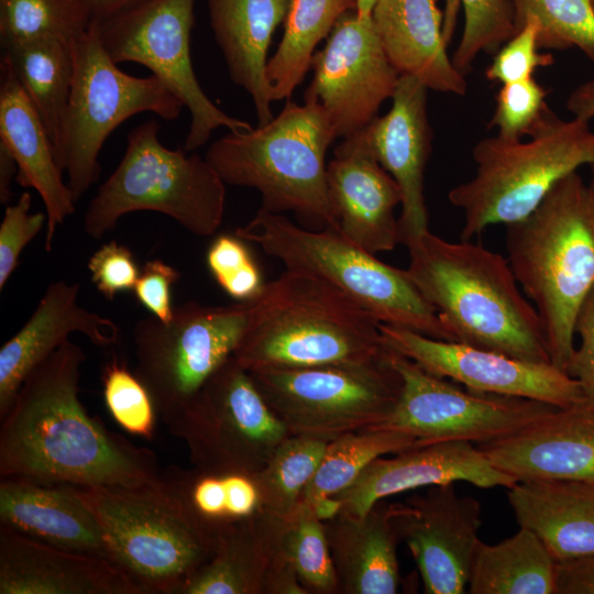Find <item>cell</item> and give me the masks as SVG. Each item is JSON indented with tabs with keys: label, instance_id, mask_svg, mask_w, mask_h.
Here are the masks:
<instances>
[{
	"label": "cell",
	"instance_id": "1",
	"mask_svg": "<svg viewBox=\"0 0 594 594\" xmlns=\"http://www.w3.org/2000/svg\"><path fill=\"white\" fill-rule=\"evenodd\" d=\"M87 356L69 339L36 365L1 418L0 475L72 486H138L156 455L109 430L79 399Z\"/></svg>",
	"mask_w": 594,
	"mask_h": 594
},
{
	"label": "cell",
	"instance_id": "2",
	"mask_svg": "<svg viewBox=\"0 0 594 594\" xmlns=\"http://www.w3.org/2000/svg\"><path fill=\"white\" fill-rule=\"evenodd\" d=\"M470 241L450 242L430 230L414 238L405 245L410 278L454 342L551 363L538 312L508 261Z\"/></svg>",
	"mask_w": 594,
	"mask_h": 594
},
{
	"label": "cell",
	"instance_id": "3",
	"mask_svg": "<svg viewBox=\"0 0 594 594\" xmlns=\"http://www.w3.org/2000/svg\"><path fill=\"white\" fill-rule=\"evenodd\" d=\"M508 263L540 318L550 362L566 373L578 312L594 287V204L579 172L507 224Z\"/></svg>",
	"mask_w": 594,
	"mask_h": 594
},
{
	"label": "cell",
	"instance_id": "4",
	"mask_svg": "<svg viewBox=\"0 0 594 594\" xmlns=\"http://www.w3.org/2000/svg\"><path fill=\"white\" fill-rule=\"evenodd\" d=\"M380 323L331 284L286 270L250 300L233 356L249 372L363 362L386 350Z\"/></svg>",
	"mask_w": 594,
	"mask_h": 594
},
{
	"label": "cell",
	"instance_id": "5",
	"mask_svg": "<svg viewBox=\"0 0 594 594\" xmlns=\"http://www.w3.org/2000/svg\"><path fill=\"white\" fill-rule=\"evenodd\" d=\"M336 139L322 108L287 100L265 125L229 132L215 141L205 158L229 185L252 187L261 208L292 211L305 228H339L327 190L324 157ZM340 229V228H339Z\"/></svg>",
	"mask_w": 594,
	"mask_h": 594
},
{
	"label": "cell",
	"instance_id": "6",
	"mask_svg": "<svg viewBox=\"0 0 594 594\" xmlns=\"http://www.w3.org/2000/svg\"><path fill=\"white\" fill-rule=\"evenodd\" d=\"M235 235L257 244L286 270L316 276L353 299L381 323L406 328L437 340L453 341L438 312L407 270L388 265L339 228L312 230L262 208Z\"/></svg>",
	"mask_w": 594,
	"mask_h": 594
},
{
	"label": "cell",
	"instance_id": "7",
	"mask_svg": "<svg viewBox=\"0 0 594 594\" xmlns=\"http://www.w3.org/2000/svg\"><path fill=\"white\" fill-rule=\"evenodd\" d=\"M98 519L112 562L142 594H179L217 548L158 476L138 486H73Z\"/></svg>",
	"mask_w": 594,
	"mask_h": 594
},
{
	"label": "cell",
	"instance_id": "8",
	"mask_svg": "<svg viewBox=\"0 0 594 594\" xmlns=\"http://www.w3.org/2000/svg\"><path fill=\"white\" fill-rule=\"evenodd\" d=\"M472 157L475 175L448 194L463 215L461 240L525 219L561 179L594 165V131L587 121L563 120L551 110L527 141L485 138Z\"/></svg>",
	"mask_w": 594,
	"mask_h": 594
},
{
	"label": "cell",
	"instance_id": "9",
	"mask_svg": "<svg viewBox=\"0 0 594 594\" xmlns=\"http://www.w3.org/2000/svg\"><path fill=\"white\" fill-rule=\"evenodd\" d=\"M158 130L151 120L129 132L122 160L85 212L82 228L90 238L101 239L133 211L163 213L198 237L221 226L226 183L206 158L163 145Z\"/></svg>",
	"mask_w": 594,
	"mask_h": 594
},
{
	"label": "cell",
	"instance_id": "10",
	"mask_svg": "<svg viewBox=\"0 0 594 594\" xmlns=\"http://www.w3.org/2000/svg\"><path fill=\"white\" fill-rule=\"evenodd\" d=\"M250 374L289 435L327 442L384 422L403 388L387 346L363 362L264 369Z\"/></svg>",
	"mask_w": 594,
	"mask_h": 594
},
{
	"label": "cell",
	"instance_id": "11",
	"mask_svg": "<svg viewBox=\"0 0 594 594\" xmlns=\"http://www.w3.org/2000/svg\"><path fill=\"white\" fill-rule=\"evenodd\" d=\"M73 50L74 78L56 161L78 201L98 180L99 153L119 124L147 111L175 120L185 106L156 76L122 72L100 41L97 20Z\"/></svg>",
	"mask_w": 594,
	"mask_h": 594
},
{
	"label": "cell",
	"instance_id": "12",
	"mask_svg": "<svg viewBox=\"0 0 594 594\" xmlns=\"http://www.w3.org/2000/svg\"><path fill=\"white\" fill-rule=\"evenodd\" d=\"M250 300L227 306L187 301L163 322L146 316L133 327L135 374L166 424L238 349Z\"/></svg>",
	"mask_w": 594,
	"mask_h": 594
},
{
	"label": "cell",
	"instance_id": "13",
	"mask_svg": "<svg viewBox=\"0 0 594 594\" xmlns=\"http://www.w3.org/2000/svg\"><path fill=\"white\" fill-rule=\"evenodd\" d=\"M165 426L194 466L213 472L255 474L289 436L233 355Z\"/></svg>",
	"mask_w": 594,
	"mask_h": 594
},
{
	"label": "cell",
	"instance_id": "14",
	"mask_svg": "<svg viewBox=\"0 0 594 594\" xmlns=\"http://www.w3.org/2000/svg\"><path fill=\"white\" fill-rule=\"evenodd\" d=\"M194 4L195 0H145L97 20L100 41L113 62L147 67L189 110L186 152L202 146L219 128L252 129L218 108L200 87L190 56Z\"/></svg>",
	"mask_w": 594,
	"mask_h": 594
},
{
	"label": "cell",
	"instance_id": "15",
	"mask_svg": "<svg viewBox=\"0 0 594 594\" xmlns=\"http://www.w3.org/2000/svg\"><path fill=\"white\" fill-rule=\"evenodd\" d=\"M391 359L403 378V388L392 414L375 429L409 433L420 446L441 441L493 442L560 408L530 398L461 388L393 350Z\"/></svg>",
	"mask_w": 594,
	"mask_h": 594
},
{
	"label": "cell",
	"instance_id": "16",
	"mask_svg": "<svg viewBox=\"0 0 594 594\" xmlns=\"http://www.w3.org/2000/svg\"><path fill=\"white\" fill-rule=\"evenodd\" d=\"M312 80L304 100L326 112L336 138L345 139L369 125L396 89L399 74L391 64L372 18L344 13L321 51L314 54Z\"/></svg>",
	"mask_w": 594,
	"mask_h": 594
},
{
	"label": "cell",
	"instance_id": "17",
	"mask_svg": "<svg viewBox=\"0 0 594 594\" xmlns=\"http://www.w3.org/2000/svg\"><path fill=\"white\" fill-rule=\"evenodd\" d=\"M384 344L428 373L465 388L525 397L560 408L586 398L579 381L551 363L530 362L465 343L429 338L380 323Z\"/></svg>",
	"mask_w": 594,
	"mask_h": 594
},
{
	"label": "cell",
	"instance_id": "18",
	"mask_svg": "<svg viewBox=\"0 0 594 594\" xmlns=\"http://www.w3.org/2000/svg\"><path fill=\"white\" fill-rule=\"evenodd\" d=\"M454 484L428 486L388 504L391 524L411 552L427 594L465 593L481 541V505L459 496Z\"/></svg>",
	"mask_w": 594,
	"mask_h": 594
},
{
	"label": "cell",
	"instance_id": "19",
	"mask_svg": "<svg viewBox=\"0 0 594 594\" xmlns=\"http://www.w3.org/2000/svg\"><path fill=\"white\" fill-rule=\"evenodd\" d=\"M458 481L481 488H509L518 482L496 469L472 442L441 441L375 459L350 486L332 497L341 504L339 513L360 516L391 495Z\"/></svg>",
	"mask_w": 594,
	"mask_h": 594
},
{
	"label": "cell",
	"instance_id": "20",
	"mask_svg": "<svg viewBox=\"0 0 594 594\" xmlns=\"http://www.w3.org/2000/svg\"><path fill=\"white\" fill-rule=\"evenodd\" d=\"M428 88L413 76H399L392 107L361 130L378 163L402 190L399 241L406 245L429 231L424 177L432 132L427 113Z\"/></svg>",
	"mask_w": 594,
	"mask_h": 594
},
{
	"label": "cell",
	"instance_id": "21",
	"mask_svg": "<svg viewBox=\"0 0 594 594\" xmlns=\"http://www.w3.org/2000/svg\"><path fill=\"white\" fill-rule=\"evenodd\" d=\"M327 190L340 231L363 250L392 251L399 241L395 208L402 190L361 132L343 139L327 165Z\"/></svg>",
	"mask_w": 594,
	"mask_h": 594
},
{
	"label": "cell",
	"instance_id": "22",
	"mask_svg": "<svg viewBox=\"0 0 594 594\" xmlns=\"http://www.w3.org/2000/svg\"><path fill=\"white\" fill-rule=\"evenodd\" d=\"M280 525L260 510L221 529L212 557L179 594H307L280 552Z\"/></svg>",
	"mask_w": 594,
	"mask_h": 594
},
{
	"label": "cell",
	"instance_id": "23",
	"mask_svg": "<svg viewBox=\"0 0 594 594\" xmlns=\"http://www.w3.org/2000/svg\"><path fill=\"white\" fill-rule=\"evenodd\" d=\"M490 462L517 481L594 482V400L558 408L521 431L479 444Z\"/></svg>",
	"mask_w": 594,
	"mask_h": 594
},
{
	"label": "cell",
	"instance_id": "24",
	"mask_svg": "<svg viewBox=\"0 0 594 594\" xmlns=\"http://www.w3.org/2000/svg\"><path fill=\"white\" fill-rule=\"evenodd\" d=\"M78 283H51L23 327L0 349V418L9 410L29 373L61 346L72 333L92 344L110 348L119 342L113 320L91 312L78 302Z\"/></svg>",
	"mask_w": 594,
	"mask_h": 594
},
{
	"label": "cell",
	"instance_id": "25",
	"mask_svg": "<svg viewBox=\"0 0 594 594\" xmlns=\"http://www.w3.org/2000/svg\"><path fill=\"white\" fill-rule=\"evenodd\" d=\"M0 594H142L112 562L0 525Z\"/></svg>",
	"mask_w": 594,
	"mask_h": 594
},
{
	"label": "cell",
	"instance_id": "26",
	"mask_svg": "<svg viewBox=\"0 0 594 594\" xmlns=\"http://www.w3.org/2000/svg\"><path fill=\"white\" fill-rule=\"evenodd\" d=\"M0 66V143L16 162V183L35 189L44 202V248L51 252L57 228L74 213L76 200L63 180L46 127L4 56Z\"/></svg>",
	"mask_w": 594,
	"mask_h": 594
},
{
	"label": "cell",
	"instance_id": "27",
	"mask_svg": "<svg viewBox=\"0 0 594 594\" xmlns=\"http://www.w3.org/2000/svg\"><path fill=\"white\" fill-rule=\"evenodd\" d=\"M0 525L57 548L112 562L98 519L72 485L1 477Z\"/></svg>",
	"mask_w": 594,
	"mask_h": 594
},
{
	"label": "cell",
	"instance_id": "28",
	"mask_svg": "<svg viewBox=\"0 0 594 594\" xmlns=\"http://www.w3.org/2000/svg\"><path fill=\"white\" fill-rule=\"evenodd\" d=\"M372 22L391 64L428 89L464 96L465 76L447 53L443 18L436 0H377Z\"/></svg>",
	"mask_w": 594,
	"mask_h": 594
},
{
	"label": "cell",
	"instance_id": "29",
	"mask_svg": "<svg viewBox=\"0 0 594 594\" xmlns=\"http://www.w3.org/2000/svg\"><path fill=\"white\" fill-rule=\"evenodd\" d=\"M507 498L518 525L536 534L557 562L594 557V482L518 481Z\"/></svg>",
	"mask_w": 594,
	"mask_h": 594
},
{
	"label": "cell",
	"instance_id": "30",
	"mask_svg": "<svg viewBox=\"0 0 594 594\" xmlns=\"http://www.w3.org/2000/svg\"><path fill=\"white\" fill-rule=\"evenodd\" d=\"M210 24L232 81L251 97L258 125L273 118L267 51L288 0H207Z\"/></svg>",
	"mask_w": 594,
	"mask_h": 594
},
{
	"label": "cell",
	"instance_id": "31",
	"mask_svg": "<svg viewBox=\"0 0 594 594\" xmlns=\"http://www.w3.org/2000/svg\"><path fill=\"white\" fill-rule=\"evenodd\" d=\"M340 594H394L402 582L388 504L365 514L339 513L323 520Z\"/></svg>",
	"mask_w": 594,
	"mask_h": 594
},
{
	"label": "cell",
	"instance_id": "32",
	"mask_svg": "<svg viewBox=\"0 0 594 594\" xmlns=\"http://www.w3.org/2000/svg\"><path fill=\"white\" fill-rule=\"evenodd\" d=\"M557 561L539 537L520 527L496 543L480 541L471 564L470 594H556Z\"/></svg>",
	"mask_w": 594,
	"mask_h": 594
},
{
	"label": "cell",
	"instance_id": "33",
	"mask_svg": "<svg viewBox=\"0 0 594 594\" xmlns=\"http://www.w3.org/2000/svg\"><path fill=\"white\" fill-rule=\"evenodd\" d=\"M73 46L57 38L3 44V56L44 122L55 156L74 78Z\"/></svg>",
	"mask_w": 594,
	"mask_h": 594
},
{
	"label": "cell",
	"instance_id": "34",
	"mask_svg": "<svg viewBox=\"0 0 594 594\" xmlns=\"http://www.w3.org/2000/svg\"><path fill=\"white\" fill-rule=\"evenodd\" d=\"M160 477L194 518L217 534L262 510L254 474L170 465Z\"/></svg>",
	"mask_w": 594,
	"mask_h": 594
},
{
	"label": "cell",
	"instance_id": "35",
	"mask_svg": "<svg viewBox=\"0 0 594 594\" xmlns=\"http://www.w3.org/2000/svg\"><path fill=\"white\" fill-rule=\"evenodd\" d=\"M356 0H288L284 34L267 62L272 100L289 99L310 69L315 48Z\"/></svg>",
	"mask_w": 594,
	"mask_h": 594
},
{
	"label": "cell",
	"instance_id": "36",
	"mask_svg": "<svg viewBox=\"0 0 594 594\" xmlns=\"http://www.w3.org/2000/svg\"><path fill=\"white\" fill-rule=\"evenodd\" d=\"M419 446L414 436L389 429L369 428L343 435L328 443L298 504L312 506L321 498L334 496L350 486L375 459Z\"/></svg>",
	"mask_w": 594,
	"mask_h": 594
},
{
	"label": "cell",
	"instance_id": "37",
	"mask_svg": "<svg viewBox=\"0 0 594 594\" xmlns=\"http://www.w3.org/2000/svg\"><path fill=\"white\" fill-rule=\"evenodd\" d=\"M328 443L294 435L283 440L266 465L254 474L263 512L284 518L295 510L301 493L318 470Z\"/></svg>",
	"mask_w": 594,
	"mask_h": 594
},
{
	"label": "cell",
	"instance_id": "38",
	"mask_svg": "<svg viewBox=\"0 0 594 594\" xmlns=\"http://www.w3.org/2000/svg\"><path fill=\"white\" fill-rule=\"evenodd\" d=\"M92 22L90 0H0L2 45L38 38L75 43Z\"/></svg>",
	"mask_w": 594,
	"mask_h": 594
},
{
	"label": "cell",
	"instance_id": "39",
	"mask_svg": "<svg viewBox=\"0 0 594 594\" xmlns=\"http://www.w3.org/2000/svg\"><path fill=\"white\" fill-rule=\"evenodd\" d=\"M280 552L307 594H340L323 521L312 507L298 504L282 518Z\"/></svg>",
	"mask_w": 594,
	"mask_h": 594
},
{
	"label": "cell",
	"instance_id": "40",
	"mask_svg": "<svg viewBox=\"0 0 594 594\" xmlns=\"http://www.w3.org/2000/svg\"><path fill=\"white\" fill-rule=\"evenodd\" d=\"M464 11V28L452 62L465 76L480 53H495L516 34L510 0H447L443 37L449 45L454 29L457 8Z\"/></svg>",
	"mask_w": 594,
	"mask_h": 594
},
{
	"label": "cell",
	"instance_id": "41",
	"mask_svg": "<svg viewBox=\"0 0 594 594\" xmlns=\"http://www.w3.org/2000/svg\"><path fill=\"white\" fill-rule=\"evenodd\" d=\"M516 32L527 20L538 26L542 50H580L594 62V7L590 0H510Z\"/></svg>",
	"mask_w": 594,
	"mask_h": 594
},
{
	"label": "cell",
	"instance_id": "42",
	"mask_svg": "<svg viewBox=\"0 0 594 594\" xmlns=\"http://www.w3.org/2000/svg\"><path fill=\"white\" fill-rule=\"evenodd\" d=\"M102 395L107 409L127 432L151 441L158 413L154 400L135 372L113 355L102 371Z\"/></svg>",
	"mask_w": 594,
	"mask_h": 594
},
{
	"label": "cell",
	"instance_id": "43",
	"mask_svg": "<svg viewBox=\"0 0 594 594\" xmlns=\"http://www.w3.org/2000/svg\"><path fill=\"white\" fill-rule=\"evenodd\" d=\"M548 94L534 77L502 85L488 128H496L497 135L508 140L529 138L551 112Z\"/></svg>",
	"mask_w": 594,
	"mask_h": 594
},
{
	"label": "cell",
	"instance_id": "44",
	"mask_svg": "<svg viewBox=\"0 0 594 594\" xmlns=\"http://www.w3.org/2000/svg\"><path fill=\"white\" fill-rule=\"evenodd\" d=\"M206 262L218 285L238 301L252 300L263 289L262 273L245 241L235 234L218 235L207 251Z\"/></svg>",
	"mask_w": 594,
	"mask_h": 594
},
{
	"label": "cell",
	"instance_id": "45",
	"mask_svg": "<svg viewBox=\"0 0 594 594\" xmlns=\"http://www.w3.org/2000/svg\"><path fill=\"white\" fill-rule=\"evenodd\" d=\"M539 26L534 20H527L516 34L496 52L485 70V77L502 85L532 78L535 72L554 63L551 53L539 52Z\"/></svg>",
	"mask_w": 594,
	"mask_h": 594
},
{
	"label": "cell",
	"instance_id": "46",
	"mask_svg": "<svg viewBox=\"0 0 594 594\" xmlns=\"http://www.w3.org/2000/svg\"><path fill=\"white\" fill-rule=\"evenodd\" d=\"M32 197L24 191L14 205H8L0 224V290L15 271L24 248L47 221L43 212L31 213Z\"/></svg>",
	"mask_w": 594,
	"mask_h": 594
},
{
	"label": "cell",
	"instance_id": "47",
	"mask_svg": "<svg viewBox=\"0 0 594 594\" xmlns=\"http://www.w3.org/2000/svg\"><path fill=\"white\" fill-rule=\"evenodd\" d=\"M87 266L92 283L107 300L133 290L141 272L131 250L114 240L100 246L89 257Z\"/></svg>",
	"mask_w": 594,
	"mask_h": 594
},
{
	"label": "cell",
	"instance_id": "48",
	"mask_svg": "<svg viewBox=\"0 0 594 594\" xmlns=\"http://www.w3.org/2000/svg\"><path fill=\"white\" fill-rule=\"evenodd\" d=\"M179 278L180 273L175 267L158 258L150 260L142 267L133 292L151 315L168 322L175 308L172 304V287Z\"/></svg>",
	"mask_w": 594,
	"mask_h": 594
},
{
	"label": "cell",
	"instance_id": "49",
	"mask_svg": "<svg viewBox=\"0 0 594 594\" xmlns=\"http://www.w3.org/2000/svg\"><path fill=\"white\" fill-rule=\"evenodd\" d=\"M574 331L581 343L573 351L566 373L579 381L585 396L594 400V287L578 312Z\"/></svg>",
	"mask_w": 594,
	"mask_h": 594
},
{
	"label": "cell",
	"instance_id": "50",
	"mask_svg": "<svg viewBox=\"0 0 594 594\" xmlns=\"http://www.w3.org/2000/svg\"><path fill=\"white\" fill-rule=\"evenodd\" d=\"M556 594H594V557L557 562Z\"/></svg>",
	"mask_w": 594,
	"mask_h": 594
},
{
	"label": "cell",
	"instance_id": "51",
	"mask_svg": "<svg viewBox=\"0 0 594 594\" xmlns=\"http://www.w3.org/2000/svg\"><path fill=\"white\" fill-rule=\"evenodd\" d=\"M573 118L590 122L594 119V77L578 85L566 98Z\"/></svg>",
	"mask_w": 594,
	"mask_h": 594
},
{
	"label": "cell",
	"instance_id": "52",
	"mask_svg": "<svg viewBox=\"0 0 594 594\" xmlns=\"http://www.w3.org/2000/svg\"><path fill=\"white\" fill-rule=\"evenodd\" d=\"M18 175V165L9 150L0 143V202L7 205L11 198V183Z\"/></svg>",
	"mask_w": 594,
	"mask_h": 594
},
{
	"label": "cell",
	"instance_id": "53",
	"mask_svg": "<svg viewBox=\"0 0 594 594\" xmlns=\"http://www.w3.org/2000/svg\"><path fill=\"white\" fill-rule=\"evenodd\" d=\"M145 0H90L94 20L101 21Z\"/></svg>",
	"mask_w": 594,
	"mask_h": 594
},
{
	"label": "cell",
	"instance_id": "54",
	"mask_svg": "<svg viewBox=\"0 0 594 594\" xmlns=\"http://www.w3.org/2000/svg\"><path fill=\"white\" fill-rule=\"evenodd\" d=\"M377 0H356V14L360 19L371 18L372 10Z\"/></svg>",
	"mask_w": 594,
	"mask_h": 594
},
{
	"label": "cell",
	"instance_id": "55",
	"mask_svg": "<svg viewBox=\"0 0 594 594\" xmlns=\"http://www.w3.org/2000/svg\"><path fill=\"white\" fill-rule=\"evenodd\" d=\"M590 167H591V180L587 184V186H588V190H590V194H591L592 201L594 204V165H592Z\"/></svg>",
	"mask_w": 594,
	"mask_h": 594
},
{
	"label": "cell",
	"instance_id": "56",
	"mask_svg": "<svg viewBox=\"0 0 594 594\" xmlns=\"http://www.w3.org/2000/svg\"><path fill=\"white\" fill-rule=\"evenodd\" d=\"M590 2L592 3V6L594 7V0H590Z\"/></svg>",
	"mask_w": 594,
	"mask_h": 594
}]
</instances>
